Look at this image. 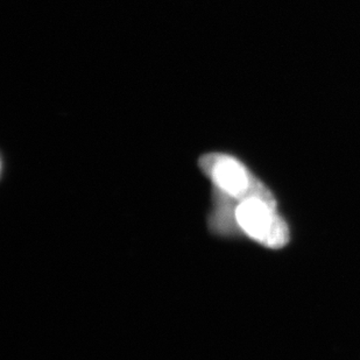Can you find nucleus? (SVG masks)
Returning a JSON list of instances; mask_svg holds the SVG:
<instances>
[{
    "label": "nucleus",
    "instance_id": "obj_1",
    "mask_svg": "<svg viewBox=\"0 0 360 360\" xmlns=\"http://www.w3.org/2000/svg\"><path fill=\"white\" fill-rule=\"evenodd\" d=\"M198 166L214 186L212 198L237 204L248 198H258L276 204L272 193L235 157L228 154L203 155Z\"/></svg>",
    "mask_w": 360,
    "mask_h": 360
},
{
    "label": "nucleus",
    "instance_id": "obj_2",
    "mask_svg": "<svg viewBox=\"0 0 360 360\" xmlns=\"http://www.w3.org/2000/svg\"><path fill=\"white\" fill-rule=\"evenodd\" d=\"M233 216L237 232L262 246L278 250L288 244V225L278 214L276 204L262 198H248L236 204Z\"/></svg>",
    "mask_w": 360,
    "mask_h": 360
}]
</instances>
